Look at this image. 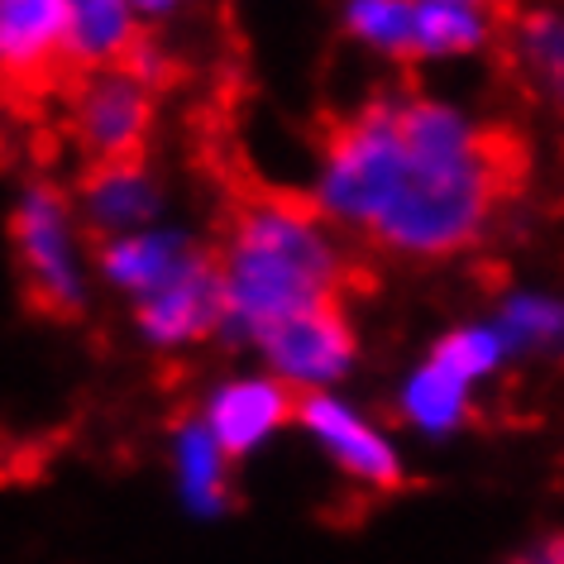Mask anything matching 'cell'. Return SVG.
<instances>
[{
  "mask_svg": "<svg viewBox=\"0 0 564 564\" xmlns=\"http://www.w3.org/2000/svg\"><path fill=\"white\" fill-rule=\"evenodd\" d=\"M220 288V340L249 349L292 316L345 306L355 249L297 192L245 196L210 245Z\"/></svg>",
  "mask_w": 564,
  "mask_h": 564,
  "instance_id": "2",
  "label": "cell"
},
{
  "mask_svg": "<svg viewBox=\"0 0 564 564\" xmlns=\"http://www.w3.org/2000/svg\"><path fill=\"white\" fill-rule=\"evenodd\" d=\"M517 149L435 91H378L326 130L302 202L345 239L402 263L474 253L517 192Z\"/></svg>",
  "mask_w": 564,
  "mask_h": 564,
  "instance_id": "1",
  "label": "cell"
},
{
  "mask_svg": "<svg viewBox=\"0 0 564 564\" xmlns=\"http://www.w3.org/2000/svg\"><path fill=\"white\" fill-rule=\"evenodd\" d=\"M431 349H435V355H441L445 364H455V369L469 378L478 392H484L492 378H502V369H512V359H507V349H502V340H498V330L488 326V316L449 326Z\"/></svg>",
  "mask_w": 564,
  "mask_h": 564,
  "instance_id": "18",
  "label": "cell"
},
{
  "mask_svg": "<svg viewBox=\"0 0 564 564\" xmlns=\"http://www.w3.org/2000/svg\"><path fill=\"white\" fill-rule=\"evenodd\" d=\"M507 564H564V545H560L555 531H550V535H535V541L521 545Z\"/></svg>",
  "mask_w": 564,
  "mask_h": 564,
  "instance_id": "19",
  "label": "cell"
},
{
  "mask_svg": "<svg viewBox=\"0 0 564 564\" xmlns=\"http://www.w3.org/2000/svg\"><path fill=\"white\" fill-rule=\"evenodd\" d=\"M259 359V373L282 383L292 398L312 392H340V383L359 369V326L345 306H321V312L292 316L282 326L263 330L249 345Z\"/></svg>",
  "mask_w": 564,
  "mask_h": 564,
  "instance_id": "5",
  "label": "cell"
},
{
  "mask_svg": "<svg viewBox=\"0 0 564 564\" xmlns=\"http://www.w3.org/2000/svg\"><path fill=\"white\" fill-rule=\"evenodd\" d=\"M340 30L388 63H464L502 44L507 10L488 0H345Z\"/></svg>",
  "mask_w": 564,
  "mask_h": 564,
  "instance_id": "3",
  "label": "cell"
},
{
  "mask_svg": "<svg viewBox=\"0 0 564 564\" xmlns=\"http://www.w3.org/2000/svg\"><path fill=\"white\" fill-rule=\"evenodd\" d=\"M77 225L87 230L91 245L101 239H120L134 230L163 220L167 210V187L144 159H124V163H87L82 182L73 192Z\"/></svg>",
  "mask_w": 564,
  "mask_h": 564,
  "instance_id": "10",
  "label": "cell"
},
{
  "mask_svg": "<svg viewBox=\"0 0 564 564\" xmlns=\"http://www.w3.org/2000/svg\"><path fill=\"white\" fill-rule=\"evenodd\" d=\"M292 406H297V398L282 383H273V378L259 369H245V373L216 378V383L202 392L192 416L202 421L206 435L220 445V455L239 464V459L259 455L282 426H292Z\"/></svg>",
  "mask_w": 564,
  "mask_h": 564,
  "instance_id": "9",
  "label": "cell"
},
{
  "mask_svg": "<svg viewBox=\"0 0 564 564\" xmlns=\"http://www.w3.org/2000/svg\"><path fill=\"white\" fill-rule=\"evenodd\" d=\"M63 15L67 0H0V87L30 96L67 82Z\"/></svg>",
  "mask_w": 564,
  "mask_h": 564,
  "instance_id": "11",
  "label": "cell"
},
{
  "mask_svg": "<svg viewBox=\"0 0 564 564\" xmlns=\"http://www.w3.org/2000/svg\"><path fill=\"white\" fill-rule=\"evenodd\" d=\"M153 116H159V91H149L124 67L67 77V130L87 163L144 159Z\"/></svg>",
  "mask_w": 564,
  "mask_h": 564,
  "instance_id": "6",
  "label": "cell"
},
{
  "mask_svg": "<svg viewBox=\"0 0 564 564\" xmlns=\"http://www.w3.org/2000/svg\"><path fill=\"white\" fill-rule=\"evenodd\" d=\"M167 469H173V492L187 517L220 521L235 507V484H230L235 464L220 455V445L210 441L196 416H182L167 431Z\"/></svg>",
  "mask_w": 564,
  "mask_h": 564,
  "instance_id": "15",
  "label": "cell"
},
{
  "mask_svg": "<svg viewBox=\"0 0 564 564\" xmlns=\"http://www.w3.org/2000/svg\"><path fill=\"white\" fill-rule=\"evenodd\" d=\"M478 406V388L464 378L455 364H445L435 349H426L412 369L402 373L398 398H392V412L412 435L421 441H449L474 421Z\"/></svg>",
  "mask_w": 564,
  "mask_h": 564,
  "instance_id": "13",
  "label": "cell"
},
{
  "mask_svg": "<svg viewBox=\"0 0 564 564\" xmlns=\"http://www.w3.org/2000/svg\"><path fill=\"white\" fill-rule=\"evenodd\" d=\"M292 426H302L306 441H312L355 488L392 492V488L406 484L402 445L392 441L359 402H349L345 392H312V398H297V406H292Z\"/></svg>",
  "mask_w": 564,
  "mask_h": 564,
  "instance_id": "7",
  "label": "cell"
},
{
  "mask_svg": "<svg viewBox=\"0 0 564 564\" xmlns=\"http://www.w3.org/2000/svg\"><path fill=\"white\" fill-rule=\"evenodd\" d=\"M507 63L517 67V77L527 82L535 96H560L564 82V20L555 6H535V10H507V30L502 44Z\"/></svg>",
  "mask_w": 564,
  "mask_h": 564,
  "instance_id": "16",
  "label": "cell"
},
{
  "mask_svg": "<svg viewBox=\"0 0 564 564\" xmlns=\"http://www.w3.org/2000/svg\"><path fill=\"white\" fill-rule=\"evenodd\" d=\"M10 245L39 312L77 321L91 306V239L77 225L73 196L53 177H30L10 206Z\"/></svg>",
  "mask_w": 564,
  "mask_h": 564,
  "instance_id": "4",
  "label": "cell"
},
{
  "mask_svg": "<svg viewBox=\"0 0 564 564\" xmlns=\"http://www.w3.org/2000/svg\"><path fill=\"white\" fill-rule=\"evenodd\" d=\"M134 335L153 355H192L210 340H220V288L216 259L196 268L192 278L173 282L159 297L134 306Z\"/></svg>",
  "mask_w": 564,
  "mask_h": 564,
  "instance_id": "12",
  "label": "cell"
},
{
  "mask_svg": "<svg viewBox=\"0 0 564 564\" xmlns=\"http://www.w3.org/2000/svg\"><path fill=\"white\" fill-rule=\"evenodd\" d=\"M206 263H210V245L196 239L187 225H173V220H159V225H149V230L91 245V278L106 282V288L130 306L159 297V292H167L182 278H192L196 268H206Z\"/></svg>",
  "mask_w": 564,
  "mask_h": 564,
  "instance_id": "8",
  "label": "cell"
},
{
  "mask_svg": "<svg viewBox=\"0 0 564 564\" xmlns=\"http://www.w3.org/2000/svg\"><path fill=\"white\" fill-rule=\"evenodd\" d=\"M139 39H144V24L134 20L130 0H67V15H63L67 77L124 67Z\"/></svg>",
  "mask_w": 564,
  "mask_h": 564,
  "instance_id": "14",
  "label": "cell"
},
{
  "mask_svg": "<svg viewBox=\"0 0 564 564\" xmlns=\"http://www.w3.org/2000/svg\"><path fill=\"white\" fill-rule=\"evenodd\" d=\"M488 326L498 330L507 359H545L564 345V302L545 288H512L488 312Z\"/></svg>",
  "mask_w": 564,
  "mask_h": 564,
  "instance_id": "17",
  "label": "cell"
}]
</instances>
